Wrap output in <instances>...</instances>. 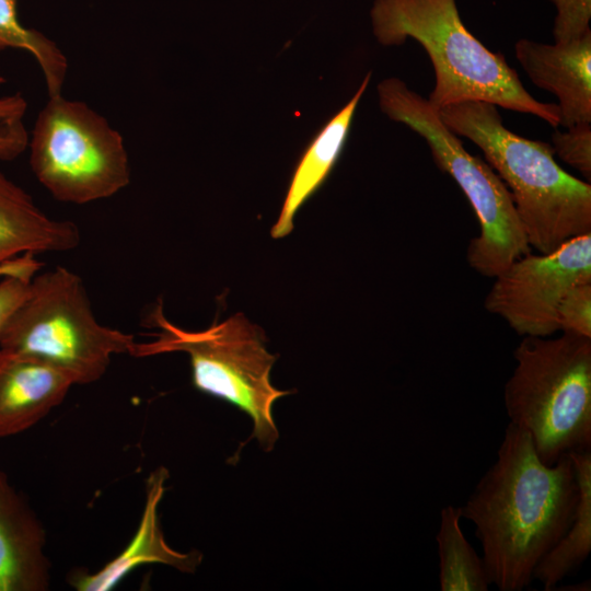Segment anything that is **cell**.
I'll return each mask as SVG.
<instances>
[{"label":"cell","mask_w":591,"mask_h":591,"mask_svg":"<svg viewBox=\"0 0 591 591\" xmlns=\"http://www.w3.org/2000/svg\"><path fill=\"white\" fill-rule=\"evenodd\" d=\"M578 500L569 454L544 464L529 433L509 422L496 461L460 507L461 518L475 525L490 583L500 591L529 587L537 564L569 529Z\"/></svg>","instance_id":"6da1fadb"},{"label":"cell","mask_w":591,"mask_h":591,"mask_svg":"<svg viewBox=\"0 0 591 591\" xmlns=\"http://www.w3.org/2000/svg\"><path fill=\"white\" fill-rule=\"evenodd\" d=\"M372 33L383 46L408 38L427 53L434 86L428 101L437 109L466 101H482L560 125L557 104L534 99L500 53L482 44L464 25L456 0H373Z\"/></svg>","instance_id":"7a4b0ae2"},{"label":"cell","mask_w":591,"mask_h":591,"mask_svg":"<svg viewBox=\"0 0 591 591\" xmlns=\"http://www.w3.org/2000/svg\"><path fill=\"white\" fill-rule=\"evenodd\" d=\"M443 124L475 143L509 189L530 247L551 253L591 233V185L563 170L549 143L507 129L491 103L466 101L439 109Z\"/></svg>","instance_id":"3957f363"},{"label":"cell","mask_w":591,"mask_h":591,"mask_svg":"<svg viewBox=\"0 0 591 591\" xmlns=\"http://www.w3.org/2000/svg\"><path fill=\"white\" fill-rule=\"evenodd\" d=\"M505 384L510 424L525 430L537 456L553 465L591 450V338L524 336Z\"/></svg>","instance_id":"277c9868"},{"label":"cell","mask_w":591,"mask_h":591,"mask_svg":"<svg viewBox=\"0 0 591 591\" xmlns=\"http://www.w3.org/2000/svg\"><path fill=\"white\" fill-rule=\"evenodd\" d=\"M149 322L159 329L152 334L154 339L136 341L130 356L186 354L193 385L247 414L253 420L252 437L270 451L279 438L273 406L289 392L271 384L277 356L266 349L263 331L241 312L205 329L188 331L170 322L161 303L150 313Z\"/></svg>","instance_id":"5b68a950"},{"label":"cell","mask_w":591,"mask_h":591,"mask_svg":"<svg viewBox=\"0 0 591 591\" xmlns=\"http://www.w3.org/2000/svg\"><path fill=\"white\" fill-rule=\"evenodd\" d=\"M379 105L392 120L404 124L427 142L436 165L462 189L479 223L467 247L468 265L495 278L512 262L530 253V245L512 196L495 170L463 147L428 99L398 78L378 84Z\"/></svg>","instance_id":"8992f818"},{"label":"cell","mask_w":591,"mask_h":591,"mask_svg":"<svg viewBox=\"0 0 591 591\" xmlns=\"http://www.w3.org/2000/svg\"><path fill=\"white\" fill-rule=\"evenodd\" d=\"M131 334L101 324L83 280L56 266L37 274L0 335V349L40 359L62 370L74 385L100 380L112 357L130 355Z\"/></svg>","instance_id":"52a82bcc"},{"label":"cell","mask_w":591,"mask_h":591,"mask_svg":"<svg viewBox=\"0 0 591 591\" xmlns=\"http://www.w3.org/2000/svg\"><path fill=\"white\" fill-rule=\"evenodd\" d=\"M27 148L35 177L59 201L89 204L130 183L121 135L85 103L62 94L48 96Z\"/></svg>","instance_id":"ba28073f"},{"label":"cell","mask_w":591,"mask_h":591,"mask_svg":"<svg viewBox=\"0 0 591 591\" xmlns=\"http://www.w3.org/2000/svg\"><path fill=\"white\" fill-rule=\"evenodd\" d=\"M590 281L591 233L512 262L495 277L484 305L520 336L549 337L559 331L557 310L566 293Z\"/></svg>","instance_id":"9c48e42d"},{"label":"cell","mask_w":591,"mask_h":591,"mask_svg":"<svg viewBox=\"0 0 591 591\" xmlns=\"http://www.w3.org/2000/svg\"><path fill=\"white\" fill-rule=\"evenodd\" d=\"M80 230L70 220L48 217L32 196L0 171V278L31 281L40 269L37 253L74 250Z\"/></svg>","instance_id":"30bf717a"},{"label":"cell","mask_w":591,"mask_h":591,"mask_svg":"<svg viewBox=\"0 0 591 591\" xmlns=\"http://www.w3.org/2000/svg\"><path fill=\"white\" fill-rule=\"evenodd\" d=\"M514 55L532 83L556 96L559 126L591 123V34L568 44L521 38Z\"/></svg>","instance_id":"8fae6325"},{"label":"cell","mask_w":591,"mask_h":591,"mask_svg":"<svg viewBox=\"0 0 591 591\" xmlns=\"http://www.w3.org/2000/svg\"><path fill=\"white\" fill-rule=\"evenodd\" d=\"M73 385L70 375L50 363L0 349V439L37 424Z\"/></svg>","instance_id":"7c38bea8"},{"label":"cell","mask_w":591,"mask_h":591,"mask_svg":"<svg viewBox=\"0 0 591 591\" xmlns=\"http://www.w3.org/2000/svg\"><path fill=\"white\" fill-rule=\"evenodd\" d=\"M44 528L27 501L0 471V591H44L50 564Z\"/></svg>","instance_id":"4fadbf2b"},{"label":"cell","mask_w":591,"mask_h":591,"mask_svg":"<svg viewBox=\"0 0 591 591\" xmlns=\"http://www.w3.org/2000/svg\"><path fill=\"white\" fill-rule=\"evenodd\" d=\"M370 79L371 72H368L352 97L327 120L304 149L291 175L279 217L270 229L273 239H282L292 232L299 210L331 175L345 148L356 109Z\"/></svg>","instance_id":"5bb4252c"},{"label":"cell","mask_w":591,"mask_h":591,"mask_svg":"<svg viewBox=\"0 0 591 591\" xmlns=\"http://www.w3.org/2000/svg\"><path fill=\"white\" fill-rule=\"evenodd\" d=\"M166 477V470L161 467L148 480L146 509L139 530L129 546L102 570L92 575L76 573L71 578L73 587L78 590H108L135 567L148 563H161L188 572L196 569L201 555L198 552L182 554L173 551L165 543L158 523V503L164 493Z\"/></svg>","instance_id":"9a60e30c"},{"label":"cell","mask_w":591,"mask_h":591,"mask_svg":"<svg viewBox=\"0 0 591 591\" xmlns=\"http://www.w3.org/2000/svg\"><path fill=\"white\" fill-rule=\"evenodd\" d=\"M579 486L573 520L557 544L541 559L533 580L553 590L566 576L577 571L591 553V450L571 452Z\"/></svg>","instance_id":"2e32d148"},{"label":"cell","mask_w":591,"mask_h":591,"mask_svg":"<svg viewBox=\"0 0 591 591\" xmlns=\"http://www.w3.org/2000/svg\"><path fill=\"white\" fill-rule=\"evenodd\" d=\"M460 507L442 508L436 535L439 555V584L442 591H487L490 580L483 560L465 538Z\"/></svg>","instance_id":"e0dca14e"},{"label":"cell","mask_w":591,"mask_h":591,"mask_svg":"<svg viewBox=\"0 0 591 591\" xmlns=\"http://www.w3.org/2000/svg\"><path fill=\"white\" fill-rule=\"evenodd\" d=\"M8 48L31 54L43 72L48 96L61 94L68 70L67 58L51 39L22 24L16 0H0V50Z\"/></svg>","instance_id":"ac0fdd59"},{"label":"cell","mask_w":591,"mask_h":591,"mask_svg":"<svg viewBox=\"0 0 591 591\" xmlns=\"http://www.w3.org/2000/svg\"><path fill=\"white\" fill-rule=\"evenodd\" d=\"M2 82L0 76V84ZM26 107V100L21 93L0 96V161L15 160L27 149Z\"/></svg>","instance_id":"d6986e66"},{"label":"cell","mask_w":591,"mask_h":591,"mask_svg":"<svg viewBox=\"0 0 591 591\" xmlns=\"http://www.w3.org/2000/svg\"><path fill=\"white\" fill-rule=\"evenodd\" d=\"M552 135V148L565 163L591 179V123L576 124Z\"/></svg>","instance_id":"ffe728a7"},{"label":"cell","mask_w":591,"mask_h":591,"mask_svg":"<svg viewBox=\"0 0 591 591\" xmlns=\"http://www.w3.org/2000/svg\"><path fill=\"white\" fill-rule=\"evenodd\" d=\"M556 8L555 44H568L591 34V0H549Z\"/></svg>","instance_id":"44dd1931"},{"label":"cell","mask_w":591,"mask_h":591,"mask_svg":"<svg viewBox=\"0 0 591 591\" xmlns=\"http://www.w3.org/2000/svg\"><path fill=\"white\" fill-rule=\"evenodd\" d=\"M559 331L591 338V281L573 286L557 310Z\"/></svg>","instance_id":"7402d4cb"},{"label":"cell","mask_w":591,"mask_h":591,"mask_svg":"<svg viewBox=\"0 0 591 591\" xmlns=\"http://www.w3.org/2000/svg\"><path fill=\"white\" fill-rule=\"evenodd\" d=\"M31 281L16 277L0 280V335L15 310L23 303L30 291Z\"/></svg>","instance_id":"603a6c76"}]
</instances>
